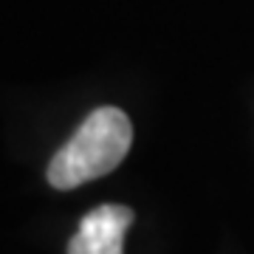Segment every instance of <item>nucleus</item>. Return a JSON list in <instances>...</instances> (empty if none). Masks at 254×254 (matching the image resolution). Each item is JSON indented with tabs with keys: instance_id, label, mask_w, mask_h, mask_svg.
Listing matches in <instances>:
<instances>
[{
	"instance_id": "nucleus-1",
	"label": "nucleus",
	"mask_w": 254,
	"mask_h": 254,
	"mask_svg": "<svg viewBox=\"0 0 254 254\" xmlns=\"http://www.w3.org/2000/svg\"><path fill=\"white\" fill-rule=\"evenodd\" d=\"M133 144V125L125 110L96 108L48 164V181L57 190H73L108 175L125 161Z\"/></svg>"
},
{
	"instance_id": "nucleus-2",
	"label": "nucleus",
	"mask_w": 254,
	"mask_h": 254,
	"mask_svg": "<svg viewBox=\"0 0 254 254\" xmlns=\"http://www.w3.org/2000/svg\"><path fill=\"white\" fill-rule=\"evenodd\" d=\"M133 223V209L130 206H105L91 209L79 220V232L71 237L68 254H122L125 232Z\"/></svg>"
}]
</instances>
